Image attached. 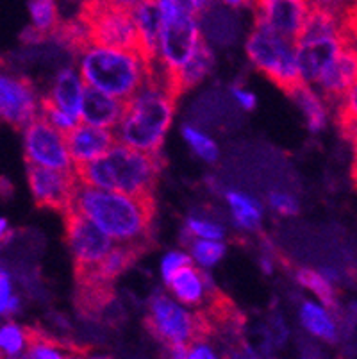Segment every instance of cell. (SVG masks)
Wrapping results in <instances>:
<instances>
[{"mask_svg":"<svg viewBox=\"0 0 357 359\" xmlns=\"http://www.w3.org/2000/svg\"><path fill=\"white\" fill-rule=\"evenodd\" d=\"M255 25L270 29L290 41L299 40L306 24L309 2L306 0H263L252 4Z\"/></svg>","mask_w":357,"mask_h":359,"instance_id":"obj_13","label":"cell"},{"mask_svg":"<svg viewBox=\"0 0 357 359\" xmlns=\"http://www.w3.org/2000/svg\"><path fill=\"white\" fill-rule=\"evenodd\" d=\"M295 279L302 288L316 295L325 306L327 309L338 308V297H336V288H334L332 280L325 276V273L318 272L313 269H299L295 272Z\"/></svg>","mask_w":357,"mask_h":359,"instance_id":"obj_27","label":"cell"},{"mask_svg":"<svg viewBox=\"0 0 357 359\" xmlns=\"http://www.w3.org/2000/svg\"><path fill=\"white\" fill-rule=\"evenodd\" d=\"M343 133V136H345L346 140H350V143H352V149L353 152H356V159H357V120L356 122H350L346 123V126L339 127Z\"/></svg>","mask_w":357,"mask_h":359,"instance_id":"obj_42","label":"cell"},{"mask_svg":"<svg viewBox=\"0 0 357 359\" xmlns=\"http://www.w3.org/2000/svg\"><path fill=\"white\" fill-rule=\"evenodd\" d=\"M267 204L274 213L281 215V217H293L299 213L300 205L297 197L283 190H271L267 195Z\"/></svg>","mask_w":357,"mask_h":359,"instance_id":"obj_35","label":"cell"},{"mask_svg":"<svg viewBox=\"0 0 357 359\" xmlns=\"http://www.w3.org/2000/svg\"><path fill=\"white\" fill-rule=\"evenodd\" d=\"M65 236L74 256L75 273L83 277L90 273L113 249V241L98 231L83 215L68 210L65 213Z\"/></svg>","mask_w":357,"mask_h":359,"instance_id":"obj_9","label":"cell"},{"mask_svg":"<svg viewBox=\"0 0 357 359\" xmlns=\"http://www.w3.org/2000/svg\"><path fill=\"white\" fill-rule=\"evenodd\" d=\"M79 74L86 88L129 102L149 79V65L136 50L90 45L79 54Z\"/></svg>","mask_w":357,"mask_h":359,"instance_id":"obj_4","label":"cell"},{"mask_svg":"<svg viewBox=\"0 0 357 359\" xmlns=\"http://www.w3.org/2000/svg\"><path fill=\"white\" fill-rule=\"evenodd\" d=\"M130 11H133L137 36V54L142 55L150 67L157 61V48H159V38L163 31L161 11L157 2H150V0L133 2Z\"/></svg>","mask_w":357,"mask_h":359,"instance_id":"obj_17","label":"cell"},{"mask_svg":"<svg viewBox=\"0 0 357 359\" xmlns=\"http://www.w3.org/2000/svg\"><path fill=\"white\" fill-rule=\"evenodd\" d=\"M39 116H41L52 129H55L63 136L72 133V130L81 123L77 118L70 116L68 113H65V111L58 109V107L50 106V104H47L41 99H39Z\"/></svg>","mask_w":357,"mask_h":359,"instance_id":"obj_33","label":"cell"},{"mask_svg":"<svg viewBox=\"0 0 357 359\" xmlns=\"http://www.w3.org/2000/svg\"><path fill=\"white\" fill-rule=\"evenodd\" d=\"M168 288L172 290L177 302L186 306H201L202 302H208L211 293L215 292V286L209 283L208 276H204L193 264H188L177 273L170 280Z\"/></svg>","mask_w":357,"mask_h":359,"instance_id":"obj_21","label":"cell"},{"mask_svg":"<svg viewBox=\"0 0 357 359\" xmlns=\"http://www.w3.org/2000/svg\"><path fill=\"white\" fill-rule=\"evenodd\" d=\"M147 327L154 338L165 341L168 347H188L195 339H206L201 318L188 311L175 299L163 292H156L147 308Z\"/></svg>","mask_w":357,"mask_h":359,"instance_id":"obj_8","label":"cell"},{"mask_svg":"<svg viewBox=\"0 0 357 359\" xmlns=\"http://www.w3.org/2000/svg\"><path fill=\"white\" fill-rule=\"evenodd\" d=\"M163 165L165 161L161 152L145 154L116 142L102 158L77 166L75 177L81 184L90 188L140 197L154 195Z\"/></svg>","mask_w":357,"mask_h":359,"instance_id":"obj_2","label":"cell"},{"mask_svg":"<svg viewBox=\"0 0 357 359\" xmlns=\"http://www.w3.org/2000/svg\"><path fill=\"white\" fill-rule=\"evenodd\" d=\"M184 241L189 240H209V241H222L225 236L224 224L213 218L211 215H189L182 231Z\"/></svg>","mask_w":357,"mask_h":359,"instance_id":"obj_28","label":"cell"},{"mask_svg":"<svg viewBox=\"0 0 357 359\" xmlns=\"http://www.w3.org/2000/svg\"><path fill=\"white\" fill-rule=\"evenodd\" d=\"M350 43L339 36H323V38H309L295 43V55L299 67L302 84H316L329 65L338 57L343 45Z\"/></svg>","mask_w":357,"mask_h":359,"instance_id":"obj_14","label":"cell"},{"mask_svg":"<svg viewBox=\"0 0 357 359\" xmlns=\"http://www.w3.org/2000/svg\"><path fill=\"white\" fill-rule=\"evenodd\" d=\"M186 359H220L208 339H195L186 347Z\"/></svg>","mask_w":357,"mask_h":359,"instance_id":"obj_38","label":"cell"},{"mask_svg":"<svg viewBox=\"0 0 357 359\" xmlns=\"http://www.w3.org/2000/svg\"><path fill=\"white\" fill-rule=\"evenodd\" d=\"M29 13H31V27L43 38H52L55 29L59 27V11L55 2L50 0H32L29 2Z\"/></svg>","mask_w":357,"mask_h":359,"instance_id":"obj_29","label":"cell"},{"mask_svg":"<svg viewBox=\"0 0 357 359\" xmlns=\"http://www.w3.org/2000/svg\"><path fill=\"white\" fill-rule=\"evenodd\" d=\"M29 345V327L15 322H6L0 325V354L13 359L24 354Z\"/></svg>","mask_w":357,"mask_h":359,"instance_id":"obj_31","label":"cell"},{"mask_svg":"<svg viewBox=\"0 0 357 359\" xmlns=\"http://www.w3.org/2000/svg\"><path fill=\"white\" fill-rule=\"evenodd\" d=\"M299 320L302 327L325 344H336L339 338V329L336 318L325 306L313 302V300H302L299 308Z\"/></svg>","mask_w":357,"mask_h":359,"instance_id":"obj_22","label":"cell"},{"mask_svg":"<svg viewBox=\"0 0 357 359\" xmlns=\"http://www.w3.org/2000/svg\"><path fill=\"white\" fill-rule=\"evenodd\" d=\"M231 97L238 104V107L243 111H254L255 106H257V97H255V93H252L250 90H247L243 86H232Z\"/></svg>","mask_w":357,"mask_h":359,"instance_id":"obj_40","label":"cell"},{"mask_svg":"<svg viewBox=\"0 0 357 359\" xmlns=\"http://www.w3.org/2000/svg\"><path fill=\"white\" fill-rule=\"evenodd\" d=\"M0 359H4V355H2V354H0Z\"/></svg>","mask_w":357,"mask_h":359,"instance_id":"obj_47","label":"cell"},{"mask_svg":"<svg viewBox=\"0 0 357 359\" xmlns=\"http://www.w3.org/2000/svg\"><path fill=\"white\" fill-rule=\"evenodd\" d=\"M181 135L182 140L191 149V152H195L196 158H201L206 163L218 161V158H220V149H218L215 140L209 135H206L204 130L191 126V123H186V126H182Z\"/></svg>","mask_w":357,"mask_h":359,"instance_id":"obj_30","label":"cell"},{"mask_svg":"<svg viewBox=\"0 0 357 359\" xmlns=\"http://www.w3.org/2000/svg\"><path fill=\"white\" fill-rule=\"evenodd\" d=\"M84 90H86V84H84L83 77L77 70L61 68L55 74L48 93L41 97V100L65 111V113H68V115L81 122V106H83Z\"/></svg>","mask_w":357,"mask_h":359,"instance_id":"obj_18","label":"cell"},{"mask_svg":"<svg viewBox=\"0 0 357 359\" xmlns=\"http://www.w3.org/2000/svg\"><path fill=\"white\" fill-rule=\"evenodd\" d=\"M68 154H70L74 168L93 163L95 159L102 158L107 150L116 143V136L113 130L98 129V127L79 123L72 133L65 136Z\"/></svg>","mask_w":357,"mask_h":359,"instance_id":"obj_15","label":"cell"},{"mask_svg":"<svg viewBox=\"0 0 357 359\" xmlns=\"http://www.w3.org/2000/svg\"><path fill=\"white\" fill-rule=\"evenodd\" d=\"M188 264H191V257H189V254L182 252V250H172V252L166 254L161 259V277L165 280V285L168 286L170 280L182 269H186Z\"/></svg>","mask_w":357,"mask_h":359,"instance_id":"obj_36","label":"cell"},{"mask_svg":"<svg viewBox=\"0 0 357 359\" xmlns=\"http://www.w3.org/2000/svg\"><path fill=\"white\" fill-rule=\"evenodd\" d=\"M300 359H323V352L311 341H304L300 345Z\"/></svg>","mask_w":357,"mask_h":359,"instance_id":"obj_41","label":"cell"},{"mask_svg":"<svg viewBox=\"0 0 357 359\" xmlns=\"http://www.w3.org/2000/svg\"><path fill=\"white\" fill-rule=\"evenodd\" d=\"M343 38L350 43H357V4L346 6L343 15Z\"/></svg>","mask_w":357,"mask_h":359,"instance_id":"obj_39","label":"cell"},{"mask_svg":"<svg viewBox=\"0 0 357 359\" xmlns=\"http://www.w3.org/2000/svg\"><path fill=\"white\" fill-rule=\"evenodd\" d=\"M2 70H6V60H2V57H0V72Z\"/></svg>","mask_w":357,"mask_h":359,"instance_id":"obj_46","label":"cell"},{"mask_svg":"<svg viewBox=\"0 0 357 359\" xmlns=\"http://www.w3.org/2000/svg\"><path fill=\"white\" fill-rule=\"evenodd\" d=\"M224 197L238 229L247 231V233L260 229L263 222V205L257 198L240 190H227Z\"/></svg>","mask_w":357,"mask_h":359,"instance_id":"obj_23","label":"cell"},{"mask_svg":"<svg viewBox=\"0 0 357 359\" xmlns=\"http://www.w3.org/2000/svg\"><path fill=\"white\" fill-rule=\"evenodd\" d=\"M245 48L250 63L263 72L271 83L286 91L288 95L302 84L293 41L275 34L270 29L254 25Z\"/></svg>","mask_w":357,"mask_h":359,"instance_id":"obj_6","label":"cell"},{"mask_svg":"<svg viewBox=\"0 0 357 359\" xmlns=\"http://www.w3.org/2000/svg\"><path fill=\"white\" fill-rule=\"evenodd\" d=\"M175 102L177 97L165 83L147 79L145 86L126 102L114 135L118 143L145 154H159L175 115Z\"/></svg>","mask_w":357,"mask_h":359,"instance_id":"obj_3","label":"cell"},{"mask_svg":"<svg viewBox=\"0 0 357 359\" xmlns=\"http://www.w3.org/2000/svg\"><path fill=\"white\" fill-rule=\"evenodd\" d=\"M123 111H126V102H120L100 91L86 88L83 106H81V123L111 130L113 127H118Z\"/></svg>","mask_w":357,"mask_h":359,"instance_id":"obj_20","label":"cell"},{"mask_svg":"<svg viewBox=\"0 0 357 359\" xmlns=\"http://www.w3.org/2000/svg\"><path fill=\"white\" fill-rule=\"evenodd\" d=\"M352 179H353V184H356V188H357V159L352 166Z\"/></svg>","mask_w":357,"mask_h":359,"instance_id":"obj_45","label":"cell"},{"mask_svg":"<svg viewBox=\"0 0 357 359\" xmlns=\"http://www.w3.org/2000/svg\"><path fill=\"white\" fill-rule=\"evenodd\" d=\"M25 165L55 172H74L67 142L61 133L52 129L41 116L32 120L24 129Z\"/></svg>","mask_w":357,"mask_h":359,"instance_id":"obj_10","label":"cell"},{"mask_svg":"<svg viewBox=\"0 0 357 359\" xmlns=\"http://www.w3.org/2000/svg\"><path fill=\"white\" fill-rule=\"evenodd\" d=\"M27 181L34 202L39 208L63 211L70 210L79 181L74 172H55L27 165Z\"/></svg>","mask_w":357,"mask_h":359,"instance_id":"obj_12","label":"cell"},{"mask_svg":"<svg viewBox=\"0 0 357 359\" xmlns=\"http://www.w3.org/2000/svg\"><path fill=\"white\" fill-rule=\"evenodd\" d=\"M357 81V43H345L338 57L329 65L318 79L322 99L338 102Z\"/></svg>","mask_w":357,"mask_h":359,"instance_id":"obj_16","label":"cell"},{"mask_svg":"<svg viewBox=\"0 0 357 359\" xmlns=\"http://www.w3.org/2000/svg\"><path fill=\"white\" fill-rule=\"evenodd\" d=\"M213 67H215V54L209 48V45L202 41L191 60L173 77V88H175L177 97H181L184 91H188L189 88H193L195 84L201 83L204 77H208L211 74Z\"/></svg>","mask_w":357,"mask_h":359,"instance_id":"obj_24","label":"cell"},{"mask_svg":"<svg viewBox=\"0 0 357 359\" xmlns=\"http://www.w3.org/2000/svg\"><path fill=\"white\" fill-rule=\"evenodd\" d=\"M157 6L163 18L157 61L173 79L202 43L198 16L211 4L201 0H159Z\"/></svg>","mask_w":357,"mask_h":359,"instance_id":"obj_5","label":"cell"},{"mask_svg":"<svg viewBox=\"0 0 357 359\" xmlns=\"http://www.w3.org/2000/svg\"><path fill=\"white\" fill-rule=\"evenodd\" d=\"M20 306H22V300L18 295H15L11 273L0 266V316L15 315L20 311Z\"/></svg>","mask_w":357,"mask_h":359,"instance_id":"obj_34","label":"cell"},{"mask_svg":"<svg viewBox=\"0 0 357 359\" xmlns=\"http://www.w3.org/2000/svg\"><path fill=\"white\" fill-rule=\"evenodd\" d=\"M147 249H149V245H113V249L109 250V254L90 273H86L83 277H77V283L93 280V283L111 286V283L116 277L122 276L127 269H130L136 263L137 257L142 256Z\"/></svg>","mask_w":357,"mask_h":359,"instance_id":"obj_19","label":"cell"},{"mask_svg":"<svg viewBox=\"0 0 357 359\" xmlns=\"http://www.w3.org/2000/svg\"><path fill=\"white\" fill-rule=\"evenodd\" d=\"M189 245V257L202 269H211L224 257L225 245L222 241L191 240Z\"/></svg>","mask_w":357,"mask_h":359,"instance_id":"obj_32","label":"cell"},{"mask_svg":"<svg viewBox=\"0 0 357 359\" xmlns=\"http://www.w3.org/2000/svg\"><path fill=\"white\" fill-rule=\"evenodd\" d=\"M70 210L83 215L113 243L150 245V231L156 215L154 195L133 197L97 190L79 182Z\"/></svg>","mask_w":357,"mask_h":359,"instance_id":"obj_1","label":"cell"},{"mask_svg":"<svg viewBox=\"0 0 357 359\" xmlns=\"http://www.w3.org/2000/svg\"><path fill=\"white\" fill-rule=\"evenodd\" d=\"M293 102L302 111L306 118L307 129L311 133H320L327 126V107L325 100L322 99L320 93L313 90L309 84H300L290 93Z\"/></svg>","mask_w":357,"mask_h":359,"instance_id":"obj_25","label":"cell"},{"mask_svg":"<svg viewBox=\"0 0 357 359\" xmlns=\"http://www.w3.org/2000/svg\"><path fill=\"white\" fill-rule=\"evenodd\" d=\"M133 2H84L77 16L84 22L91 45L137 52Z\"/></svg>","mask_w":357,"mask_h":359,"instance_id":"obj_7","label":"cell"},{"mask_svg":"<svg viewBox=\"0 0 357 359\" xmlns=\"http://www.w3.org/2000/svg\"><path fill=\"white\" fill-rule=\"evenodd\" d=\"M9 236H11V233H9V222L6 218H0V243L8 240Z\"/></svg>","mask_w":357,"mask_h":359,"instance_id":"obj_43","label":"cell"},{"mask_svg":"<svg viewBox=\"0 0 357 359\" xmlns=\"http://www.w3.org/2000/svg\"><path fill=\"white\" fill-rule=\"evenodd\" d=\"M39 99L34 84L20 75L0 72V120L25 129L39 116Z\"/></svg>","mask_w":357,"mask_h":359,"instance_id":"obj_11","label":"cell"},{"mask_svg":"<svg viewBox=\"0 0 357 359\" xmlns=\"http://www.w3.org/2000/svg\"><path fill=\"white\" fill-rule=\"evenodd\" d=\"M67 359H86V354H83V351H70Z\"/></svg>","mask_w":357,"mask_h":359,"instance_id":"obj_44","label":"cell"},{"mask_svg":"<svg viewBox=\"0 0 357 359\" xmlns=\"http://www.w3.org/2000/svg\"><path fill=\"white\" fill-rule=\"evenodd\" d=\"M336 120L338 126L343 127L350 122L357 120V81L353 86L346 91V95L339 100L338 113H336Z\"/></svg>","mask_w":357,"mask_h":359,"instance_id":"obj_37","label":"cell"},{"mask_svg":"<svg viewBox=\"0 0 357 359\" xmlns=\"http://www.w3.org/2000/svg\"><path fill=\"white\" fill-rule=\"evenodd\" d=\"M67 347L63 341L54 339L39 327H29V345L24 354L13 359H67Z\"/></svg>","mask_w":357,"mask_h":359,"instance_id":"obj_26","label":"cell"}]
</instances>
